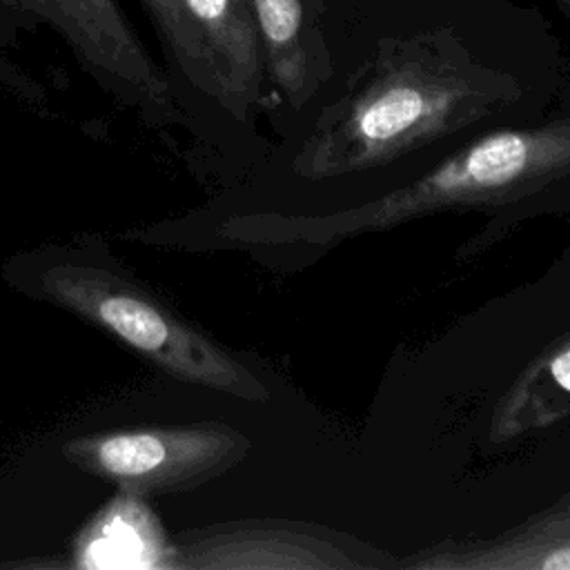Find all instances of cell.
<instances>
[{"mask_svg": "<svg viewBox=\"0 0 570 570\" xmlns=\"http://www.w3.org/2000/svg\"><path fill=\"white\" fill-rule=\"evenodd\" d=\"M171 568L381 570L399 568V559L367 541L316 523L252 519L185 539L171 552Z\"/></svg>", "mask_w": 570, "mask_h": 570, "instance_id": "8992f818", "label": "cell"}, {"mask_svg": "<svg viewBox=\"0 0 570 570\" xmlns=\"http://www.w3.org/2000/svg\"><path fill=\"white\" fill-rule=\"evenodd\" d=\"M563 2H566V4H568V7H570V0H563Z\"/></svg>", "mask_w": 570, "mask_h": 570, "instance_id": "4fadbf2b", "label": "cell"}, {"mask_svg": "<svg viewBox=\"0 0 570 570\" xmlns=\"http://www.w3.org/2000/svg\"><path fill=\"white\" fill-rule=\"evenodd\" d=\"M570 200V116L488 129L379 194L327 209H274L243 216V243L316 258L363 234L387 232L441 212H476L503 220L543 214Z\"/></svg>", "mask_w": 570, "mask_h": 570, "instance_id": "7a4b0ae2", "label": "cell"}, {"mask_svg": "<svg viewBox=\"0 0 570 570\" xmlns=\"http://www.w3.org/2000/svg\"><path fill=\"white\" fill-rule=\"evenodd\" d=\"M521 100L519 82L472 58L448 31L381 42L350 87L325 105L287 169L298 183L379 178Z\"/></svg>", "mask_w": 570, "mask_h": 570, "instance_id": "6da1fadb", "label": "cell"}, {"mask_svg": "<svg viewBox=\"0 0 570 570\" xmlns=\"http://www.w3.org/2000/svg\"><path fill=\"white\" fill-rule=\"evenodd\" d=\"M249 439L220 421L98 432L62 443L80 472L140 499L198 488L236 468Z\"/></svg>", "mask_w": 570, "mask_h": 570, "instance_id": "277c9868", "label": "cell"}, {"mask_svg": "<svg viewBox=\"0 0 570 570\" xmlns=\"http://www.w3.org/2000/svg\"><path fill=\"white\" fill-rule=\"evenodd\" d=\"M167 56L178 73L200 94H205V73L196 40L187 24L180 0H140Z\"/></svg>", "mask_w": 570, "mask_h": 570, "instance_id": "7c38bea8", "label": "cell"}, {"mask_svg": "<svg viewBox=\"0 0 570 570\" xmlns=\"http://www.w3.org/2000/svg\"><path fill=\"white\" fill-rule=\"evenodd\" d=\"M174 548L140 497L118 492L76 541L82 568H171Z\"/></svg>", "mask_w": 570, "mask_h": 570, "instance_id": "30bf717a", "label": "cell"}, {"mask_svg": "<svg viewBox=\"0 0 570 570\" xmlns=\"http://www.w3.org/2000/svg\"><path fill=\"white\" fill-rule=\"evenodd\" d=\"M566 416H570V332L503 392L490 419V436L497 443L510 441Z\"/></svg>", "mask_w": 570, "mask_h": 570, "instance_id": "8fae6325", "label": "cell"}, {"mask_svg": "<svg viewBox=\"0 0 570 570\" xmlns=\"http://www.w3.org/2000/svg\"><path fill=\"white\" fill-rule=\"evenodd\" d=\"M267 78L301 111L332 73L321 0H254Z\"/></svg>", "mask_w": 570, "mask_h": 570, "instance_id": "9c48e42d", "label": "cell"}, {"mask_svg": "<svg viewBox=\"0 0 570 570\" xmlns=\"http://www.w3.org/2000/svg\"><path fill=\"white\" fill-rule=\"evenodd\" d=\"M410 570H570V499L494 539L445 541L399 559Z\"/></svg>", "mask_w": 570, "mask_h": 570, "instance_id": "ba28073f", "label": "cell"}, {"mask_svg": "<svg viewBox=\"0 0 570 570\" xmlns=\"http://www.w3.org/2000/svg\"><path fill=\"white\" fill-rule=\"evenodd\" d=\"M180 4L203 62V96L245 120L267 94L254 0H180Z\"/></svg>", "mask_w": 570, "mask_h": 570, "instance_id": "52a82bcc", "label": "cell"}, {"mask_svg": "<svg viewBox=\"0 0 570 570\" xmlns=\"http://www.w3.org/2000/svg\"><path fill=\"white\" fill-rule=\"evenodd\" d=\"M0 18L47 24L114 94L142 109L171 107V82L116 0H0Z\"/></svg>", "mask_w": 570, "mask_h": 570, "instance_id": "5b68a950", "label": "cell"}, {"mask_svg": "<svg viewBox=\"0 0 570 570\" xmlns=\"http://www.w3.org/2000/svg\"><path fill=\"white\" fill-rule=\"evenodd\" d=\"M42 301L111 334L160 372L243 401H267L261 376L120 269L60 258L36 267Z\"/></svg>", "mask_w": 570, "mask_h": 570, "instance_id": "3957f363", "label": "cell"}]
</instances>
